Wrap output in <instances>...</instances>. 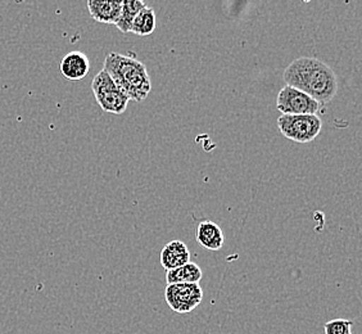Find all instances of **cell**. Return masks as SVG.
I'll list each match as a JSON object with an SVG mask.
<instances>
[{
    "instance_id": "cell-14",
    "label": "cell",
    "mask_w": 362,
    "mask_h": 334,
    "mask_svg": "<svg viewBox=\"0 0 362 334\" xmlns=\"http://www.w3.org/2000/svg\"><path fill=\"white\" fill-rule=\"evenodd\" d=\"M354 323L349 319H334V321H327L324 326L325 334H351Z\"/></svg>"
},
{
    "instance_id": "cell-7",
    "label": "cell",
    "mask_w": 362,
    "mask_h": 334,
    "mask_svg": "<svg viewBox=\"0 0 362 334\" xmlns=\"http://www.w3.org/2000/svg\"><path fill=\"white\" fill-rule=\"evenodd\" d=\"M61 74L71 81H80L89 75L90 61L83 52H70L63 57L59 64Z\"/></svg>"
},
{
    "instance_id": "cell-4",
    "label": "cell",
    "mask_w": 362,
    "mask_h": 334,
    "mask_svg": "<svg viewBox=\"0 0 362 334\" xmlns=\"http://www.w3.org/2000/svg\"><path fill=\"white\" fill-rule=\"evenodd\" d=\"M278 127L288 139L306 144L320 134L322 121L317 115H280Z\"/></svg>"
},
{
    "instance_id": "cell-1",
    "label": "cell",
    "mask_w": 362,
    "mask_h": 334,
    "mask_svg": "<svg viewBox=\"0 0 362 334\" xmlns=\"http://www.w3.org/2000/svg\"><path fill=\"white\" fill-rule=\"evenodd\" d=\"M288 86L303 91L319 105H327L338 91V79L327 64L313 57L294 59L284 71Z\"/></svg>"
},
{
    "instance_id": "cell-2",
    "label": "cell",
    "mask_w": 362,
    "mask_h": 334,
    "mask_svg": "<svg viewBox=\"0 0 362 334\" xmlns=\"http://www.w3.org/2000/svg\"><path fill=\"white\" fill-rule=\"evenodd\" d=\"M103 70L130 100L143 102L152 91V81L146 64L136 58L110 53L105 57Z\"/></svg>"
},
{
    "instance_id": "cell-6",
    "label": "cell",
    "mask_w": 362,
    "mask_h": 334,
    "mask_svg": "<svg viewBox=\"0 0 362 334\" xmlns=\"http://www.w3.org/2000/svg\"><path fill=\"white\" fill-rule=\"evenodd\" d=\"M321 105L303 91L286 85L279 91L276 108L281 115H316Z\"/></svg>"
},
{
    "instance_id": "cell-12",
    "label": "cell",
    "mask_w": 362,
    "mask_h": 334,
    "mask_svg": "<svg viewBox=\"0 0 362 334\" xmlns=\"http://www.w3.org/2000/svg\"><path fill=\"white\" fill-rule=\"evenodd\" d=\"M156 26H157L156 12L153 8L146 6L134 18L130 33L138 36H148L153 34Z\"/></svg>"
},
{
    "instance_id": "cell-10",
    "label": "cell",
    "mask_w": 362,
    "mask_h": 334,
    "mask_svg": "<svg viewBox=\"0 0 362 334\" xmlns=\"http://www.w3.org/2000/svg\"><path fill=\"white\" fill-rule=\"evenodd\" d=\"M190 263V252L187 244L181 241H171L160 252L162 267L170 272Z\"/></svg>"
},
{
    "instance_id": "cell-8",
    "label": "cell",
    "mask_w": 362,
    "mask_h": 334,
    "mask_svg": "<svg viewBox=\"0 0 362 334\" xmlns=\"http://www.w3.org/2000/svg\"><path fill=\"white\" fill-rule=\"evenodd\" d=\"M121 0H89L88 9L94 21L107 25H116L121 14Z\"/></svg>"
},
{
    "instance_id": "cell-5",
    "label": "cell",
    "mask_w": 362,
    "mask_h": 334,
    "mask_svg": "<svg viewBox=\"0 0 362 334\" xmlns=\"http://www.w3.org/2000/svg\"><path fill=\"white\" fill-rule=\"evenodd\" d=\"M165 299L174 313H192L202 302V287L199 283L168 284L165 289Z\"/></svg>"
},
{
    "instance_id": "cell-13",
    "label": "cell",
    "mask_w": 362,
    "mask_h": 334,
    "mask_svg": "<svg viewBox=\"0 0 362 334\" xmlns=\"http://www.w3.org/2000/svg\"><path fill=\"white\" fill-rule=\"evenodd\" d=\"M146 4L141 0H133V1H122V8H121V14H119V21L116 22V28H119L121 33L127 34L130 33L132 23L136 14L139 13Z\"/></svg>"
},
{
    "instance_id": "cell-11",
    "label": "cell",
    "mask_w": 362,
    "mask_h": 334,
    "mask_svg": "<svg viewBox=\"0 0 362 334\" xmlns=\"http://www.w3.org/2000/svg\"><path fill=\"white\" fill-rule=\"evenodd\" d=\"M202 269L194 264H188L177 267L175 270L166 272V282L168 284H185V283H199L202 279Z\"/></svg>"
},
{
    "instance_id": "cell-15",
    "label": "cell",
    "mask_w": 362,
    "mask_h": 334,
    "mask_svg": "<svg viewBox=\"0 0 362 334\" xmlns=\"http://www.w3.org/2000/svg\"><path fill=\"white\" fill-rule=\"evenodd\" d=\"M351 334H352V333H351Z\"/></svg>"
},
{
    "instance_id": "cell-9",
    "label": "cell",
    "mask_w": 362,
    "mask_h": 334,
    "mask_svg": "<svg viewBox=\"0 0 362 334\" xmlns=\"http://www.w3.org/2000/svg\"><path fill=\"white\" fill-rule=\"evenodd\" d=\"M195 239L203 248L209 250H221L225 242L223 229L216 223L209 220H203L197 224Z\"/></svg>"
},
{
    "instance_id": "cell-3",
    "label": "cell",
    "mask_w": 362,
    "mask_h": 334,
    "mask_svg": "<svg viewBox=\"0 0 362 334\" xmlns=\"http://www.w3.org/2000/svg\"><path fill=\"white\" fill-rule=\"evenodd\" d=\"M91 89L103 111L113 115H121L126 111L130 99L105 70L99 71L93 79Z\"/></svg>"
}]
</instances>
